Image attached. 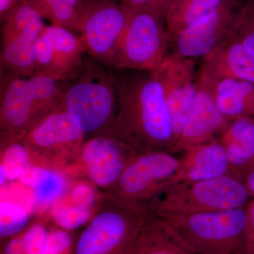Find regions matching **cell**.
I'll return each mask as SVG.
<instances>
[{"instance_id":"cell-1","label":"cell","mask_w":254,"mask_h":254,"mask_svg":"<svg viewBox=\"0 0 254 254\" xmlns=\"http://www.w3.org/2000/svg\"><path fill=\"white\" fill-rule=\"evenodd\" d=\"M114 70L118 103L110 136L125 142L138 153H172L175 139L171 118L155 73Z\"/></svg>"},{"instance_id":"cell-2","label":"cell","mask_w":254,"mask_h":254,"mask_svg":"<svg viewBox=\"0 0 254 254\" xmlns=\"http://www.w3.org/2000/svg\"><path fill=\"white\" fill-rule=\"evenodd\" d=\"M60 100L86 136L109 135L117 111L115 70L92 58L63 81Z\"/></svg>"},{"instance_id":"cell-3","label":"cell","mask_w":254,"mask_h":254,"mask_svg":"<svg viewBox=\"0 0 254 254\" xmlns=\"http://www.w3.org/2000/svg\"><path fill=\"white\" fill-rule=\"evenodd\" d=\"M182 245L195 254H242L246 206L222 211L155 216Z\"/></svg>"},{"instance_id":"cell-4","label":"cell","mask_w":254,"mask_h":254,"mask_svg":"<svg viewBox=\"0 0 254 254\" xmlns=\"http://www.w3.org/2000/svg\"><path fill=\"white\" fill-rule=\"evenodd\" d=\"M62 83L38 73L28 76L8 73L1 91L3 142L22 139L42 117L60 103Z\"/></svg>"},{"instance_id":"cell-5","label":"cell","mask_w":254,"mask_h":254,"mask_svg":"<svg viewBox=\"0 0 254 254\" xmlns=\"http://www.w3.org/2000/svg\"><path fill=\"white\" fill-rule=\"evenodd\" d=\"M151 218L145 209L105 193L78 237L73 254H126Z\"/></svg>"},{"instance_id":"cell-6","label":"cell","mask_w":254,"mask_h":254,"mask_svg":"<svg viewBox=\"0 0 254 254\" xmlns=\"http://www.w3.org/2000/svg\"><path fill=\"white\" fill-rule=\"evenodd\" d=\"M250 197L240 177L232 173L211 180L175 184L147 210L153 216L222 211L245 207Z\"/></svg>"},{"instance_id":"cell-7","label":"cell","mask_w":254,"mask_h":254,"mask_svg":"<svg viewBox=\"0 0 254 254\" xmlns=\"http://www.w3.org/2000/svg\"><path fill=\"white\" fill-rule=\"evenodd\" d=\"M180 167L181 159L170 152L138 153L110 188V193L125 203L147 210L177 183Z\"/></svg>"},{"instance_id":"cell-8","label":"cell","mask_w":254,"mask_h":254,"mask_svg":"<svg viewBox=\"0 0 254 254\" xmlns=\"http://www.w3.org/2000/svg\"><path fill=\"white\" fill-rule=\"evenodd\" d=\"M165 20L133 8L113 69L154 71L169 54Z\"/></svg>"},{"instance_id":"cell-9","label":"cell","mask_w":254,"mask_h":254,"mask_svg":"<svg viewBox=\"0 0 254 254\" xmlns=\"http://www.w3.org/2000/svg\"><path fill=\"white\" fill-rule=\"evenodd\" d=\"M133 9L113 0H87L80 34L90 57L114 68Z\"/></svg>"},{"instance_id":"cell-10","label":"cell","mask_w":254,"mask_h":254,"mask_svg":"<svg viewBox=\"0 0 254 254\" xmlns=\"http://www.w3.org/2000/svg\"><path fill=\"white\" fill-rule=\"evenodd\" d=\"M43 19L28 0H22L2 21L1 64L9 74L36 73L35 45L46 27Z\"/></svg>"},{"instance_id":"cell-11","label":"cell","mask_w":254,"mask_h":254,"mask_svg":"<svg viewBox=\"0 0 254 254\" xmlns=\"http://www.w3.org/2000/svg\"><path fill=\"white\" fill-rule=\"evenodd\" d=\"M245 1L228 0L173 37L170 40L169 53L190 59L204 58L235 36Z\"/></svg>"},{"instance_id":"cell-12","label":"cell","mask_w":254,"mask_h":254,"mask_svg":"<svg viewBox=\"0 0 254 254\" xmlns=\"http://www.w3.org/2000/svg\"><path fill=\"white\" fill-rule=\"evenodd\" d=\"M88 53L81 35L63 26H46L35 45L36 73L60 81L73 77Z\"/></svg>"},{"instance_id":"cell-13","label":"cell","mask_w":254,"mask_h":254,"mask_svg":"<svg viewBox=\"0 0 254 254\" xmlns=\"http://www.w3.org/2000/svg\"><path fill=\"white\" fill-rule=\"evenodd\" d=\"M163 88L175 143L186 125L197 92L196 62L169 53L158 69L153 71Z\"/></svg>"},{"instance_id":"cell-14","label":"cell","mask_w":254,"mask_h":254,"mask_svg":"<svg viewBox=\"0 0 254 254\" xmlns=\"http://www.w3.org/2000/svg\"><path fill=\"white\" fill-rule=\"evenodd\" d=\"M231 120L219 109L214 82L198 71L197 92L193 108L172 153L185 152L192 147L215 140Z\"/></svg>"},{"instance_id":"cell-15","label":"cell","mask_w":254,"mask_h":254,"mask_svg":"<svg viewBox=\"0 0 254 254\" xmlns=\"http://www.w3.org/2000/svg\"><path fill=\"white\" fill-rule=\"evenodd\" d=\"M86 137L60 100L28 130L22 141L30 151L54 155L81 150Z\"/></svg>"},{"instance_id":"cell-16","label":"cell","mask_w":254,"mask_h":254,"mask_svg":"<svg viewBox=\"0 0 254 254\" xmlns=\"http://www.w3.org/2000/svg\"><path fill=\"white\" fill-rule=\"evenodd\" d=\"M82 162L97 186L111 188L138 153L125 142L109 135L91 137L81 148Z\"/></svg>"},{"instance_id":"cell-17","label":"cell","mask_w":254,"mask_h":254,"mask_svg":"<svg viewBox=\"0 0 254 254\" xmlns=\"http://www.w3.org/2000/svg\"><path fill=\"white\" fill-rule=\"evenodd\" d=\"M198 71L213 82L232 78L254 84V57L246 50L235 34L203 58Z\"/></svg>"},{"instance_id":"cell-18","label":"cell","mask_w":254,"mask_h":254,"mask_svg":"<svg viewBox=\"0 0 254 254\" xmlns=\"http://www.w3.org/2000/svg\"><path fill=\"white\" fill-rule=\"evenodd\" d=\"M180 159L177 183L211 180L233 173L226 151L218 140L189 148Z\"/></svg>"},{"instance_id":"cell-19","label":"cell","mask_w":254,"mask_h":254,"mask_svg":"<svg viewBox=\"0 0 254 254\" xmlns=\"http://www.w3.org/2000/svg\"><path fill=\"white\" fill-rule=\"evenodd\" d=\"M218 141L226 151L232 173L240 177L254 164V118L232 120Z\"/></svg>"},{"instance_id":"cell-20","label":"cell","mask_w":254,"mask_h":254,"mask_svg":"<svg viewBox=\"0 0 254 254\" xmlns=\"http://www.w3.org/2000/svg\"><path fill=\"white\" fill-rule=\"evenodd\" d=\"M214 92L219 109L229 120L254 118V83L225 78L214 82Z\"/></svg>"},{"instance_id":"cell-21","label":"cell","mask_w":254,"mask_h":254,"mask_svg":"<svg viewBox=\"0 0 254 254\" xmlns=\"http://www.w3.org/2000/svg\"><path fill=\"white\" fill-rule=\"evenodd\" d=\"M126 254H195L180 243L160 219L152 215Z\"/></svg>"},{"instance_id":"cell-22","label":"cell","mask_w":254,"mask_h":254,"mask_svg":"<svg viewBox=\"0 0 254 254\" xmlns=\"http://www.w3.org/2000/svg\"><path fill=\"white\" fill-rule=\"evenodd\" d=\"M228 0H172L165 16L169 41Z\"/></svg>"},{"instance_id":"cell-23","label":"cell","mask_w":254,"mask_h":254,"mask_svg":"<svg viewBox=\"0 0 254 254\" xmlns=\"http://www.w3.org/2000/svg\"><path fill=\"white\" fill-rule=\"evenodd\" d=\"M44 19L74 32L81 31L87 0H28Z\"/></svg>"},{"instance_id":"cell-24","label":"cell","mask_w":254,"mask_h":254,"mask_svg":"<svg viewBox=\"0 0 254 254\" xmlns=\"http://www.w3.org/2000/svg\"><path fill=\"white\" fill-rule=\"evenodd\" d=\"M6 145L2 155L1 166L6 178L15 180L20 178L23 172L31 166L30 150L22 139L4 142Z\"/></svg>"},{"instance_id":"cell-25","label":"cell","mask_w":254,"mask_h":254,"mask_svg":"<svg viewBox=\"0 0 254 254\" xmlns=\"http://www.w3.org/2000/svg\"><path fill=\"white\" fill-rule=\"evenodd\" d=\"M67 187V181L63 175L52 171L46 181L33 190L37 207L42 210L50 208L66 193Z\"/></svg>"},{"instance_id":"cell-26","label":"cell","mask_w":254,"mask_h":254,"mask_svg":"<svg viewBox=\"0 0 254 254\" xmlns=\"http://www.w3.org/2000/svg\"><path fill=\"white\" fill-rule=\"evenodd\" d=\"M25 209L15 203L3 201L0 203V236L6 238L16 235L28 223Z\"/></svg>"},{"instance_id":"cell-27","label":"cell","mask_w":254,"mask_h":254,"mask_svg":"<svg viewBox=\"0 0 254 254\" xmlns=\"http://www.w3.org/2000/svg\"><path fill=\"white\" fill-rule=\"evenodd\" d=\"M93 217L91 209L74 204L55 209L53 220L58 226L65 230H72L81 227Z\"/></svg>"},{"instance_id":"cell-28","label":"cell","mask_w":254,"mask_h":254,"mask_svg":"<svg viewBox=\"0 0 254 254\" xmlns=\"http://www.w3.org/2000/svg\"><path fill=\"white\" fill-rule=\"evenodd\" d=\"M235 36L254 57V0H245L241 7Z\"/></svg>"},{"instance_id":"cell-29","label":"cell","mask_w":254,"mask_h":254,"mask_svg":"<svg viewBox=\"0 0 254 254\" xmlns=\"http://www.w3.org/2000/svg\"><path fill=\"white\" fill-rule=\"evenodd\" d=\"M49 232L41 223H36L22 235L25 254H43Z\"/></svg>"},{"instance_id":"cell-30","label":"cell","mask_w":254,"mask_h":254,"mask_svg":"<svg viewBox=\"0 0 254 254\" xmlns=\"http://www.w3.org/2000/svg\"><path fill=\"white\" fill-rule=\"evenodd\" d=\"M73 237L65 230L49 232L43 254H71Z\"/></svg>"},{"instance_id":"cell-31","label":"cell","mask_w":254,"mask_h":254,"mask_svg":"<svg viewBox=\"0 0 254 254\" xmlns=\"http://www.w3.org/2000/svg\"><path fill=\"white\" fill-rule=\"evenodd\" d=\"M172 0H124L123 4L135 9L145 10L165 20Z\"/></svg>"},{"instance_id":"cell-32","label":"cell","mask_w":254,"mask_h":254,"mask_svg":"<svg viewBox=\"0 0 254 254\" xmlns=\"http://www.w3.org/2000/svg\"><path fill=\"white\" fill-rule=\"evenodd\" d=\"M95 190L88 184H77L71 189V199L73 204L91 209L95 203Z\"/></svg>"},{"instance_id":"cell-33","label":"cell","mask_w":254,"mask_h":254,"mask_svg":"<svg viewBox=\"0 0 254 254\" xmlns=\"http://www.w3.org/2000/svg\"><path fill=\"white\" fill-rule=\"evenodd\" d=\"M53 170L31 165L20 177V182L23 186L36 189L51 175Z\"/></svg>"},{"instance_id":"cell-34","label":"cell","mask_w":254,"mask_h":254,"mask_svg":"<svg viewBox=\"0 0 254 254\" xmlns=\"http://www.w3.org/2000/svg\"><path fill=\"white\" fill-rule=\"evenodd\" d=\"M247 222L242 254H254V198L246 205Z\"/></svg>"},{"instance_id":"cell-35","label":"cell","mask_w":254,"mask_h":254,"mask_svg":"<svg viewBox=\"0 0 254 254\" xmlns=\"http://www.w3.org/2000/svg\"><path fill=\"white\" fill-rule=\"evenodd\" d=\"M251 197L254 198V164L240 176Z\"/></svg>"},{"instance_id":"cell-36","label":"cell","mask_w":254,"mask_h":254,"mask_svg":"<svg viewBox=\"0 0 254 254\" xmlns=\"http://www.w3.org/2000/svg\"><path fill=\"white\" fill-rule=\"evenodd\" d=\"M22 0H0V17L3 21Z\"/></svg>"},{"instance_id":"cell-37","label":"cell","mask_w":254,"mask_h":254,"mask_svg":"<svg viewBox=\"0 0 254 254\" xmlns=\"http://www.w3.org/2000/svg\"><path fill=\"white\" fill-rule=\"evenodd\" d=\"M0 185H1V187H2V185H4L5 181H6V173H5V171L4 170V168H3V167L1 166V165H0Z\"/></svg>"},{"instance_id":"cell-38","label":"cell","mask_w":254,"mask_h":254,"mask_svg":"<svg viewBox=\"0 0 254 254\" xmlns=\"http://www.w3.org/2000/svg\"><path fill=\"white\" fill-rule=\"evenodd\" d=\"M113 1H119V2L123 3L124 1V0H113Z\"/></svg>"}]
</instances>
